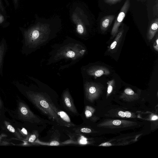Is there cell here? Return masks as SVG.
I'll return each mask as SVG.
<instances>
[{"label":"cell","instance_id":"obj_13","mask_svg":"<svg viewBox=\"0 0 158 158\" xmlns=\"http://www.w3.org/2000/svg\"><path fill=\"white\" fill-rule=\"evenodd\" d=\"M39 133L37 131L35 130L28 135L27 139L28 141L30 143H34L38 139Z\"/></svg>","mask_w":158,"mask_h":158},{"label":"cell","instance_id":"obj_26","mask_svg":"<svg viewBox=\"0 0 158 158\" xmlns=\"http://www.w3.org/2000/svg\"><path fill=\"white\" fill-rule=\"evenodd\" d=\"M124 113L125 116L127 118H130L131 116V113L128 111H126Z\"/></svg>","mask_w":158,"mask_h":158},{"label":"cell","instance_id":"obj_12","mask_svg":"<svg viewBox=\"0 0 158 158\" xmlns=\"http://www.w3.org/2000/svg\"><path fill=\"white\" fill-rule=\"evenodd\" d=\"M124 31L123 29H120L116 35V37L113 42L108 48V51L112 52L113 51L118 47L122 39Z\"/></svg>","mask_w":158,"mask_h":158},{"label":"cell","instance_id":"obj_8","mask_svg":"<svg viewBox=\"0 0 158 158\" xmlns=\"http://www.w3.org/2000/svg\"><path fill=\"white\" fill-rule=\"evenodd\" d=\"M56 113L63 123L64 126L71 127H75L76 125L72 122L69 116L64 111L57 108Z\"/></svg>","mask_w":158,"mask_h":158},{"label":"cell","instance_id":"obj_18","mask_svg":"<svg viewBox=\"0 0 158 158\" xmlns=\"http://www.w3.org/2000/svg\"><path fill=\"white\" fill-rule=\"evenodd\" d=\"M158 0H156V2L153 7V13L154 15L157 16L158 15Z\"/></svg>","mask_w":158,"mask_h":158},{"label":"cell","instance_id":"obj_5","mask_svg":"<svg viewBox=\"0 0 158 158\" xmlns=\"http://www.w3.org/2000/svg\"><path fill=\"white\" fill-rule=\"evenodd\" d=\"M62 100L63 105L66 110L74 115L78 116L79 115L73 98L68 91H65L64 92Z\"/></svg>","mask_w":158,"mask_h":158},{"label":"cell","instance_id":"obj_32","mask_svg":"<svg viewBox=\"0 0 158 158\" xmlns=\"http://www.w3.org/2000/svg\"><path fill=\"white\" fill-rule=\"evenodd\" d=\"M15 1H16V0H15Z\"/></svg>","mask_w":158,"mask_h":158},{"label":"cell","instance_id":"obj_16","mask_svg":"<svg viewBox=\"0 0 158 158\" xmlns=\"http://www.w3.org/2000/svg\"><path fill=\"white\" fill-rule=\"evenodd\" d=\"M4 52V48L3 45L0 44V68L2 65Z\"/></svg>","mask_w":158,"mask_h":158},{"label":"cell","instance_id":"obj_3","mask_svg":"<svg viewBox=\"0 0 158 158\" xmlns=\"http://www.w3.org/2000/svg\"><path fill=\"white\" fill-rule=\"evenodd\" d=\"M130 5V0H126L117 16L111 31L112 38L114 37L118 31L119 27L123 21Z\"/></svg>","mask_w":158,"mask_h":158},{"label":"cell","instance_id":"obj_11","mask_svg":"<svg viewBox=\"0 0 158 158\" xmlns=\"http://www.w3.org/2000/svg\"><path fill=\"white\" fill-rule=\"evenodd\" d=\"M99 84L94 82H88L85 85L86 94L88 98L90 96L94 94L97 92V89H99Z\"/></svg>","mask_w":158,"mask_h":158},{"label":"cell","instance_id":"obj_9","mask_svg":"<svg viewBox=\"0 0 158 158\" xmlns=\"http://www.w3.org/2000/svg\"><path fill=\"white\" fill-rule=\"evenodd\" d=\"M115 18L114 15H108L104 17L101 19L100 27L101 30L105 31L109 27Z\"/></svg>","mask_w":158,"mask_h":158},{"label":"cell","instance_id":"obj_7","mask_svg":"<svg viewBox=\"0 0 158 158\" xmlns=\"http://www.w3.org/2000/svg\"><path fill=\"white\" fill-rule=\"evenodd\" d=\"M52 133L49 141L48 142L44 143L37 141V143L41 145L48 146H55L60 144V133L57 130H52Z\"/></svg>","mask_w":158,"mask_h":158},{"label":"cell","instance_id":"obj_4","mask_svg":"<svg viewBox=\"0 0 158 158\" xmlns=\"http://www.w3.org/2000/svg\"><path fill=\"white\" fill-rule=\"evenodd\" d=\"M69 139L61 143V145L70 144L85 145L88 143V139L82 134L76 132L67 133Z\"/></svg>","mask_w":158,"mask_h":158},{"label":"cell","instance_id":"obj_2","mask_svg":"<svg viewBox=\"0 0 158 158\" xmlns=\"http://www.w3.org/2000/svg\"><path fill=\"white\" fill-rule=\"evenodd\" d=\"M19 113L24 120L32 123L41 124L43 122L40 118L34 114L28 107L23 103L19 104Z\"/></svg>","mask_w":158,"mask_h":158},{"label":"cell","instance_id":"obj_22","mask_svg":"<svg viewBox=\"0 0 158 158\" xmlns=\"http://www.w3.org/2000/svg\"><path fill=\"white\" fill-rule=\"evenodd\" d=\"M153 47L155 50L158 52V38L157 37L156 40L153 45Z\"/></svg>","mask_w":158,"mask_h":158},{"label":"cell","instance_id":"obj_28","mask_svg":"<svg viewBox=\"0 0 158 158\" xmlns=\"http://www.w3.org/2000/svg\"><path fill=\"white\" fill-rule=\"evenodd\" d=\"M118 114L119 116L122 117H125V113L123 111H119L118 113Z\"/></svg>","mask_w":158,"mask_h":158},{"label":"cell","instance_id":"obj_25","mask_svg":"<svg viewBox=\"0 0 158 158\" xmlns=\"http://www.w3.org/2000/svg\"><path fill=\"white\" fill-rule=\"evenodd\" d=\"M121 122L120 120H116L113 121V124L116 126H118L121 124Z\"/></svg>","mask_w":158,"mask_h":158},{"label":"cell","instance_id":"obj_29","mask_svg":"<svg viewBox=\"0 0 158 158\" xmlns=\"http://www.w3.org/2000/svg\"><path fill=\"white\" fill-rule=\"evenodd\" d=\"M4 20V17L2 15H0V23H2Z\"/></svg>","mask_w":158,"mask_h":158},{"label":"cell","instance_id":"obj_10","mask_svg":"<svg viewBox=\"0 0 158 158\" xmlns=\"http://www.w3.org/2000/svg\"><path fill=\"white\" fill-rule=\"evenodd\" d=\"M158 19L157 18L152 21L149 26L147 34V38L149 40L153 38L158 31Z\"/></svg>","mask_w":158,"mask_h":158},{"label":"cell","instance_id":"obj_1","mask_svg":"<svg viewBox=\"0 0 158 158\" xmlns=\"http://www.w3.org/2000/svg\"><path fill=\"white\" fill-rule=\"evenodd\" d=\"M27 95L31 102L43 113L58 125L64 126L63 123L55 112L56 107L46 95L41 93L33 92H28Z\"/></svg>","mask_w":158,"mask_h":158},{"label":"cell","instance_id":"obj_19","mask_svg":"<svg viewBox=\"0 0 158 158\" xmlns=\"http://www.w3.org/2000/svg\"><path fill=\"white\" fill-rule=\"evenodd\" d=\"M124 93L128 95H133L134 94V91L131 89L130 88H126L124 90Z\"/></svg>","mask_w":158,"mask_h":158},{"label":"cell","instance_id":"obj_23","mask_svg":"<svg viewBox=\"0 0 158 158\" xmlns=\"http://www.w3.org/2000/svg\"><path fill=\"white\" fill-rule=\"evenodd\" d=\"M77 30L78 32L81 34L83 32L84 28L82 26L81 24L78 25L77 27Z\"/></svg>","mask_w":158,"mask_h":158},{"label":"cell","instance_id":"obj_15","mask_svg":"<svg viewBox=\"0 0 158 158\" xmlns=\"http://www.w3.org/2000/svg\"><path fill=\"white\" fill-rule=\"evenodd\" d=\"M107 83L108 84L107 92L108 94H110L112 91L113 86L115 83V80L113 79L108 81Z\"/></svg>","mask_w":158,"mask_h":158},{"label":"cell","instance_id":"obj_21","mask_svg":"<svg viewBox=\"0 0 158 158\" xmlns=\"http://www.w3.org/2000/svg\"><path fill=\"white\" fill-rule=\"evenodd\" d=\"M75 55V53L72 51H69L67 52L66 54V56L68 57L72 58Z\"/></svg>","mask_w":158,"mask_h":158},{"label":"cell","instance_id":"obj_24","mask_svg":"<svg viewBox=\"0 0 158 158\" xmlns=\"http://www.w3.org/2000/svg\"><path fill=\"white\" fill-rule=\"evenodd\" d=\"M21 133H22L23 135L26 136L27 137L29 135L27 130L24 128H22L21 130Z\"/></svg>","mask_w":158,"mask_h":158},{"label":"cell","instance_id":"obj_6","mask_svg":"<svg viewBox=\"0 0 158 158\" xmlns=\"http://www.w3.org/2000/svg\"><path fill=\"white\" fill-rule=\"evenodd\" d=\"M88 73L95 79L103 75H108L110 73L109 70L106 67L102 66H94L91 67L88 70Z\"/></svg>","mask_w":158,"mask_h":158},{"label":"cell","instance_id":"obj_27","mask_svg":"<svg viewBox=\"0 0 158 158\" xmlns=\"http://www.w3.org/2000/svg\"><path fill=\"white\" fill-rule=\"evenodd\" d=\"M112 144L110 143H103L99 145V146H111Z\"/></svg>","mask_w":158,"mask_h":158},{"label":"cell","instance_id":"obj_31","mask_svg":"<svg viewBox=\"0 0 158 158\" xmlns=\"http://www.w3.org/2000/svg\"><path fill=\"white\" fill-rule=\"evenodd\" d=\"M138 1L142 0H137Z\"/></svg>","mask_w":158,"mask_h":158},{"label":"cell","instance_id":"obj_17","mask_svg":"<svg viewBox=\"0 0 158 158\" xmlns=\"http://www.w3.org/2000/svg\"><path fill=\"white\" fill-rule=\"evenodd\" d=\"M85 116L87 118H89L92 115L91 111L90 110V108L88 106H87L85 109Z\"/></svg>","mask_w":158,"mask_h":158},{"label":"cell","instance_id":"obj_14","mask_svg":"<svg viewBox=\"0 0 158 158\" xmlns=\"http://www.w3.org/2000/svg\"><path fill=\"white\" fill-rule=\"evenodd\" d=\"M5 125L7 129L11 132L14 134L18 138L21 139V137L15 130V128L8 122H5Z\"/></svg>","mask_w":158,"mask_h":158},{"label":"cell","instance_id":"obj_20","mask_svg":"<svg viewBox=\"0 0 158 158\" xmlns=\"http://www.w3.org/2000/svg\"><path fill=\"white\" fill-rule=\"evenodd\" d=\"M121 0H104L106 3L111 4H115Z\"/></svg>","mask_w":158,"mask_h":158},{"label":"cell","instance_id":"obj_30","mask_svg":"<svg viewBox=\"0 0 158 158\" xmlns=\"http://www.w3.org/2000/svg\"><path fill=\"white\" fill-rule=\"evenodd\" d=\"M158 119V117L156 116H154L152 118V120H155Z\"/></svg>","mask_w":158,"mask_h":158}]
</instances>
